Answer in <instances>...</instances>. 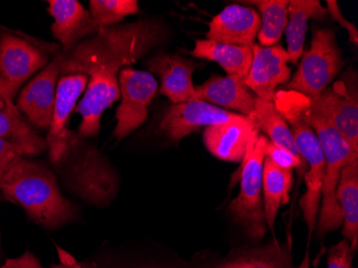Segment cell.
Segmentation results:
<instances>
[{
	"label": "cell",
	"instance_id": "obj_14",
	"mask_svg": "<svg viewBox=\"0 0 358 268\" xmlns=\"http://www.w3.org/2000/svg\"><path fill=\"white\" fill-rule=\"evenodd\" d=\"M148 72L156 74L161 82L160 94L170 99L173 104L199 101L193 85V72L199 62L177 54L160 52L145 62Z\"/></svg>",
	"mask_w": 358,
	"mask_h": 268
},
{
	"label": "cell",
	"instance_id": "obj_31",
	"mask_svg": "<svg viewBox=\"0 0 358 268\" xmlns=\"http://www.w3.org/2000/svg\"><path fill=\"white\" fill-rule=\"evenodd\" d=\"M20 157L24 156L19 149L16 148L11 143L0 138V179L3 176L6 171L9 169L10 165Z\"/></svg>",
	"mask_w": 358,
	"mask_h": 268
},
{
	"label": "cell",
	"instance_id": "obj_11",
	"mask_svg": "<svg viewBox=\"0 0 358 268\" xmlns=\"http://www.w3.org/2000/svg\"><path fill=\"white\" fill-rule=\"evenodd\" d=\"M251 50L252 62L243 82L257 98L273 102L277 88L291 80L289 54L279 44L261 46L255 43Z\"/></svg>",
	"mask_w": 358,
	"mask_h": 268
},
{
	"label": "cell",
	"instance_id": "obj_24",
	"mask_svg": "<svg viewBox=\"0 0 358 268\" xmlns=\"http://www.w3.org/2000/svg\"><path fill=\"white\" fill-rule=\"evenodd\" d=\"M336 197L343 216V234L355 251L358 246V159L348 163L341 171Z\"/></svg>",
	"mask_w": 358,
	"mask_h": 268
},
{
	"label": "cell",
	"instance_id": "obj_13",
	"mask_svg": "<svg viewBox=\"0 0 358 268\" xmlns=\"http://www.w3.org/2000/svg\"><path fill=\"white\" fill-rule=\"evenodd\" d=\"M90 78L84 74L62 76L56 88L55 104L46 143L50 149V158L59 162L69 148L70 132L67 122L76 108L78 99L87 87Z\"/></svg>",
	"mask_w": 358,
	"mask_h": 268
},
{
	"label": "cell",
	"instance_id": "obj_26",
	"mask_svg": "<svg viewBox=\"0 0 358 268\" xmlns=\"http://www.w3.org/2000/svg\"><path fill=\"white\" fill-rule=\"evenodd\" d=\"M255 5L259 10L261 27L257 39L261 46L277 45L287 24V0H253L241 1Z\"/></svg>",
	"mask_w": 358,
	"mask_h": 268
},
{
	"label": "cell",
	"instance_id": "obj_10",
	"mask_svg": "<svg viewBox=\"0 0 358 268\" xmlns=\"http://www.w3.org/2000/svg\"><path fill=\"white\" fill-rule=\"evenodd\" d=\"M248 118L204 101L172 104L166 108L160 128L168 138L179 142L202 127L216 126Z\"/></svg>",
	"mask_w": 358,
	"mask_h": 268
},
{
	"label": "cell",
	"instance_id": "obj_4",
	"mask_svg": "<svg viewBox=\"0 0 358 268\" xmlns=\"http://www.w3.org/2000/svg\"><path fill=\"white\" fill-rule=\"evenodd\" d=\"M267 144V136L257 131L241 162V190L229 205L233 221L253 241L264 239L267 232L263 209V167Z\"/></svg>",
	"mask_w": 358,
	"mask_h": 268
},
{
	"label": "cell",
	"instance_id": "obj_20",
	"mask_svg": "<svg viewBox=\"0 0 358 268\" xmlns=\"http://www.w3.org/2000/svg\"><path fill=\"white\" fill-rule=\"evenodd\" d=\"M0 138L14 145L23 156H36L48 148L46 140L32 130L17 106L3 97H0Z\"/></svg>",
	"mask_w": 358,
	"mask_h": 268
},
{
	"label": "cell",
	"instance_id": "obj_23",
	"mask_svg": "<svg viewBox=\"0 0 358 268\" xmlns=\"http://www.w3.org/2000/svg\"><path fill=\"white\" fill-rule=\"evenodd\" d=\"M193 57L215 62L227 76L246 78L252 62L251 46L229 45L208 39L195 40Z\"/></svg>",
	"mask_w": 358,
	"mask_h": 268
},
{
	"label": "cell",
	"instance_id": "obj_8",
	"mask_svg": "<svg viewBox=\"0 0 358 268\" xmlns=\"http://www.w3.org/2000/svg\"><path fill=\"white\" fill-rule=\"evenodd\" d=\"M48 62V56L27 40L0 34V97L12 101L24 83Z\"/></svg>",
	"mask_w": 358,
	"mask_h": 268
},
{
	"label": "cell",
	"instance_id": "obj_18",
	"mask_svg": "<svg viewBox=\"0 0 358 268\" xmlns=\"http://www.w3.org/2000/svg\"><path fill=\"white\" fill-rule=\"evenodd\" d=\"M243 80L234 76H213L202 85L195 87L198 100L249 117L255 110L257 97L247 87Z\"/></svg>",
	"mask_w": 358,
	"mask_h": 268
},
{
	"label": "cell",
	"instance_id": "obj_7",
	"mask_svg": "<svg viewBox=\"0 0 358 268\" xmlns=\"http://www.w3.org/2000/svg\"><path fill=\"white\" fill-rule=\"evenodd\" d=\"M122 102L116 112L117 125L113 136L118 141L130 136L148 118V108L158 92V82L152 73L124 68L118 76Z\"/></svg>",
	"mask_w": 358,
	"mask_h": 268
},
{
	"label": "cell",
	"instance_id": "obj_32",
	"mask_svg": "<svg viewBox=\"0 0 358 268\" xmlns=\"http://www.w3.org/2000/svg\"><path fill=\"white\" fill-rule=\"evenodd\" d=\"M56 249H57L60 262L58 264H53L52 268H99L96 263L76 261L69 253L60 248L59 246H56Z\"/></svg>",
	"mask_w": 358,
	"mask_h": 268
},
{
	"label": "cell",
	"instance_id": "obj_33",
	"mask_svg": "<svg viewBox=\"0 0 358 268\" xmlns=\"http://www.w3.org/2000/svg\"><path fill=\"white\" fill-rule=\"evenodd\" d=\"M0 268H44L40 263V260L29 251H26L23 255L16 259H8Z\"/></svg>",
	"mask_w": 358,
	"mask_h": 268
},
{
	"label": "cell",
	"instance_id": "obj_15",
	"mask_svg": "<svg viewBox=\"0 0 358 268\" xmlns=\"http://www.w3.org/2000/svg\"><path fill=\"white\" fill-rule=\"evenodd\" d=\"M259 27L261 17L257 10L232 3L209 22L206 39L229 45L252 46Z\"/></svg>",
	"mask_w": 358,
	"mask_h": 268
},
{
	"label": "cell",
	"instance_id": "obj_25",
	"mask_svg": "<svg viewBox=\"0 0 358 268\" xmlns=\"http://www.w3.org/2000/svg\"><path fill=\"white\" fill-rule=\"evenodd\" d=\"M214 268H295L287 243L271 241L265 246L241 251Z\"/></svg>",
	"mask_w": 358,
	"mask_h": 268
},
{
	"label": "cell",
	"instance_id": "obj_16",
	"mask_svg": "<svg viewBox=\"0 0 358 268\" xmlns=\"http://www.w3.org/2000/svg\"><path fill=\"white\" fill-rule=\"evenodd\" d=\"M48 13L55 20L52 34L66 50L101 30L94 24L90 12L76 0H50Z\"/></svg>",
	"mask_w": 358,
	"mask_h": 268
},
{
	"label": "cell",
	"instance_id": "obj_27",
	"mask_svg": "<svg viewBox=\"0 0 358 268\" xmlns=\"http://www.w3.org/2000/svg\"><path fill=\"white\" fill-rule=\"evenodd\" d=\"M90 15L99 29L118 25L127 16L141 13L136 0H92Z\"/></svg>",
	"mask_w": 358,
	"mask_h": 268
},
{
	"label": "cell",
	"instance_id": "obj_12",
	"mask_svg": "<svg viewBox=\"0 0 358 268\" xmlns=\"http://www.w3.org/2000/svg\"><path fill=\"white\" fill-rule=\"evenodd\" d=\"M62 51L28 83L17 100V108L38 128H48L53 116L58 78L62 74Z\"/></svg>",
	"mask_w": 358,
	"mask_h": 268
},
{
	"label": "cell",
	"instance_id": "obj_28",
	"mask_svg": "<svg viewBox=\"0 0 358 268\" xmlns=\"http://www.w3.org/2000/svg\"><path fill=\"white\" fill-rule=\"evenodd\" d=\"M354 253L345 239L331 246L327 251V268H353ZM301 268H307V260Z\"/></svg>",
	"mask_w": 358,
	"mask_h": 268
},
{
	"label": "cell",
	"instance_id": "obj_30",
	"mask_svg": "<svg viewBox=\"0 0 358 268\" xmlns=\"http://www.w3.org/2000/svg\"><path fill=\"white\" fill-rule=\"evenodd\" d=\"M265 157L268 158L269 160L273 161L275 164L282 167V169L296 170V161L293 158V156L289 152L285 150V149L279 148L278 146H275V144L269 142V141L266 149H265Z\"/></svg>",
	"mask_w": 358,
	"mask_h": 268
},
{
	"label": "cell",
	"instance_id": "obj_6",
	"mask_svg": "<svg viewBox=\"0 0 358 268\" xmlns=\"http://www.w3.org/2000/svg\"><path fill=\"white\" fill-rule=\"evenodd\" d=\"M275 108L289 124L297 148L307 164V172L303 176L306 191L299 199V206H301L303 220L307 225L308 243H310L311 237L315 232L317 216L321 206L324 174H325V158H324L321 144L313 128L308 126L295 113L287 108Z\"/></svg>",
	"mask_w": 358,
	"mask_h": 268
},
{
	"label": "cell",
	"instance_id": "obj_22",
	"mask_svg": "<svg viewBox=\"0 0 358 268\" xmlns=\"http://www.w3.org/2000/svg\"><path fill=\"white\" fill-rule=\"evenodd\" d=\"M294 185V170L282 169L265 157L263 167V209L267 229L275 233V223L279 209L291 201Z\"/></svg>",
	"mask_w": 358,
	"mask_h": 268
},
{
	"label": "cell",
	"instance_id": "obj_9",
	"mask_svg": "<svg viewBox=\"0 0 358 268\" xmlns=\"http://www.w3.org/2000/svg\"><path fill=\"white\" fill-rule=\"evenodd\" d=\"M309 104L333 122L334 126L358 154L357 74L348 71L331 87H327Z\"/></svg>",
	"mask_w": 358,
	"mask_h": 268
},
{
	"label": "cell",
	"instance_id": "obj_2",
	"mask_svg": "<svg viewBox=\"0 0 358 268\" xmlns=\"http://www.w3.org/2000/svg\"><path fill=\"white\" fill-rule=\"evenodd\" d=\"M273 104L275 108H287L301 117L315 131L321 144L325 158V174L315 233L317 237H323L329 232L337 231L343 227V216L336 197V189L343 167L358 159V154L354 152L333 122L325 115L315 110L303 94L292 90H277Z\"/></svg>",
	"mask_w": 358,
	"mask_h": 268
},
{
	"label": "cell",
	"instance_id": "obj_17",
	"mask_svg": "<svg viewBox=\"0 0 358 268\" xmlns=\"http://www.w3.org/2000/svg\"><path fill=\"white\" fill-rule=\"evenodd\" d=\"M250 118L205 128L203 141L208 152L227 162H243L253 136L257 132Z\"/></svg>",
	"mask_w": 358,
	"mask_h": 268
},
{
	"label": "cell",
	"instance_id": "obj_21",
	"mask_svg": "<svg viewBox=\"0 0 358 268\" xmlns=\"http://www.w3.org/2000/svg\"><path fill=\"white\" fill-rule=\"evenodd\" d=\"M329 17L327 8L319 0H291L287 8V24L285 27L287 54L289 62L299 64L303 54L308 23L310 20L324 21Z\"/></svg>",
	"mask_w": 358,
	"mask_h": 268
},
{
	"label": "cell",
	"instance_id": "obj_3",
	"mask_svg": "<svg viewBox=\"0 0 358 268\" xmlns=\"http://www.w3.org/2000/svg\"><path fill=\"white\" fill-rule=\"evenodd\" d=\"M6 199L21 205L29 218L48 229H55L76 219L78 209L64 199L55 176L40 163L16 159L0 179Z\"/></svg>",
	"mask_w": 358,
	"mask_h": 268
},
{
	"label": "cell",
	"instance_id": "obj_1",
	"mask_svg": "<svg viewBox=\"0 0 358 268\" xmlns=\"http://www.w3.org/2000/svg\"><path fill=\"white\" fill-rule=\"evenodd\" d=\"M166 39L168 28L164 23L140 20L102 28L73 48H62V76L84 74L90 78L84 98L76 108L82 115L80 136L99 133L101 115L120 100V72Z\"/></svg>",
	"mask_w": 358,
	"mask_h": 268
},
{
	"label": "cell",
	"instance_id": "obj_29",
	"mask_svg": "<svg viewBox=\"0 0 358 268\" xmlns=\"http://www.w3.org/2000/svg\"><path fill=\"white\" fill-rule=\"evenodd\" d=\"M327 12H329V15L331 16V19H333L334 21L337 22L341 27H343V29L347 30L350 41H351L354 45L357 46V28H356V26L354 25L353 23L348 21L345 16H343V14L341 13V10H340L339 5H338V1H336V0H327Z\"/></svg>",
	"mask_w": 358,
	"mask_h": 268
},
{
	"label": "cell",
	"instance_id": "obj_19",
	"mask_svg": "<svg viewBox=\"0 0 358 268\" xmlns=\"http://www.w3.org/2000/svg\"><path fill=\"white\" fill-rule=\"evenodd\" d=\"M249 118L252 120L255 128L259 132H263L265 136H268L267 139L269 142L278 146L279 148L285 149L295 159L297 164L295 171H296L297 188H299L307 172V164L297 148L294 136L292 134L291 128L287 120L275 108L273 102L265 101L259 98L255 104V110Z\"/></svg>",
	"mask_w": 358,
	"mask_h": 268
},
{
	"label": "cell",
	"instance_id": "obj_5",
	"mask_svg": "<svg viewBox=\"0 0 358 268\" xmlns=\"http://www.w3.org/2000/svg\"><path fill=\"white\" fill-rule=\"evenodd\" d=\"M301 58L296 73L282 90L299 92L310 100L321 96L345 64L336 32L329 28L313 30L310 48Z\"/></svg>",
	"mask_w": 358,
	"mask_h": 268
}]
</instances>
